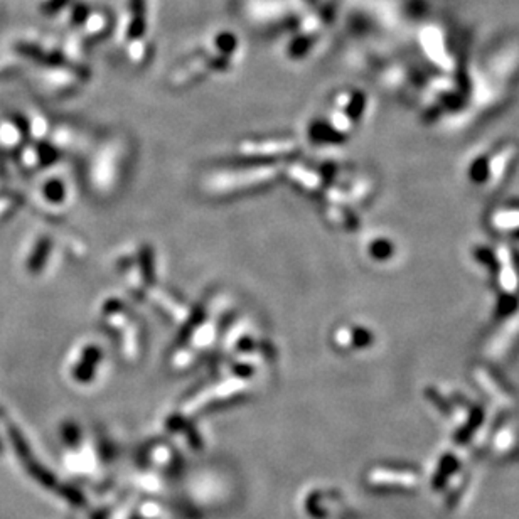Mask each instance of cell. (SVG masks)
<instances>
[{
  "instance_id": "1",
  "label": "cell",
  "mask_w": 519,
  "mask_h": 519,
  "mask_svg": "<svg viewBox=\"0 0 519 519\" xmlns=\"http://www.w3.org/2000/svg\"><path fill=\"white\" fill-rule=\"evenodd\" d=\"M12 440H14L15 449H18L20 459L24 460V464H26L29 471H31V474L34 476L36 479L39 480V483H43L44 485H49V487H51V485L54 484L53 476L49 474L48 471H44V469L41 466H37L36 460L31 457V452H29L26 443H24L22 438H20V435L18 432H14V430H12Z\"/></svg>"
},
{
  "instance_id": "2",
  "label": "cell",
  "mask_w": 519,
  "mask_h": 519,
  "mask_svg": "<svg viewBox=\"0 0 519 519\" xmlns=\"http://www.w3.org/2000/svg\"><path fill=\"white\" fill-rule=\"evenodd\" d=\"M459 467H460L459 459L455 457V455L452 454L443 455L440 462H438L437 471H435V474L432 477V487L435 491H442L447 485V483H449L450 477L459 471Z\"/></svg>"
},
{
  "instance_id": "3",
  "label": "cell",
  "mask_w": 519,
  "mask_h": 519,
  "mask_svg": "<svg viewBox=\"0 0 519 519\" xmlns=\"http://www.w3.org/2000/svg\"><path fill=\"white\" fill-rule=\"evenodd\" d=\"M480 422H483V412L480 410H474V413H472L471 418L467 420V424L462 426V429L459 430L457 432V442L459 443H466L469 438L472 437V433L476 432L477 426L480 425Z\"/></svg>"
}]
</instances>
